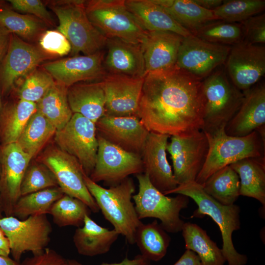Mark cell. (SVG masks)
I'll list each match as a JSON object with an SVG mask.
<instances>
[{"label": "cell", "instance_id": "obj_49", "mask_svg": "<svg viewBox=\"0 0 265 265\" xmlns=\"http://www.w3.org/2000/svg\"><path fill=\"white\" fill-rule=\"evenodd\" d=\"M173 265H201L198 256L193 251L186 249L184 253Z\"/></svg>", "mask_w": 265, "mask_h": 265}, {"label": "cell", "instance_id": "obj_39", "mask_svg": "<svg viewBox=\"0 0 265 265\" xmlns=\"http://www.w3.org/2000/svg\"><path fill=\"white\" fill-rule=\"evenodd\" d=\"M89 208L81 200L64 194L51 207L49 213L54 223L60 227L83 225L86 215L90 214Z\"/></svg>", "mask_w": 265, "mask_h": 265}, {"label": "cell", "instance_id": "obj_22", "mask_svg": "<svg viewBox=\"0 0 265 265\" xmlns=\"http://www.w3.org/2000/svg\"><path fill=\"white\" fill-rule=\"evenodd\" d=\"M104 65L107 74L144 77L146 69L141 45L107 38Z\"/></svg>", "mask_w": 265, "mask_h": 265}, {"label": "cell", "instance_id": "obj_43", "mask_svg": "<svg viewBox=\"0 0 265 265\" xmlns=\"http://www.w3.org/2000/svg\"><path fill=\"white\" fill-rule=\"evenodd\" d=\"M39 45L42 51L53 56H64L71 51V46L67 39L57 30L44 32L39 38Z\"/></svg>", "mask_w": 265, "mask_h": 265}, {"label": "cell", "instance_id": "obj_42", "mask_svg": "<svg viewBox=\"0 0 265 265\" xmlns=\"http://www.w3.org/2000/svg\"><path fill=\"white\" fill-rule=\"evenodd\" d=\"M58 186L52 171L38 162L28 165L20 186V196L44 189Z\"/></svg>", "mask_w": 265, "mask_h": 265}, {"label": "cell", "instance_id": "obj_2", "mask_svg": "<svg viewBox=\"0 0 265 265\" xmlns=\"http://www.w3.org/2000/svg\"><path fill=\"white\" fill-rule=\"evenodd\" d=\"M170 194H182L194 200L198 208L191 217L202 218L208 215L217 224L222 238V251L228 265L247 264V257L237 252L232 241L233 233L240 227V210L238 206L221 204L208 194L202 186L195 181L178 185L165 195Z\"/></svg>", "mask_w": 265, "mask_h": 265}, {"label": "cell", "instance_id": "obj_35", "mask_svg": "<svg viewBox=\"0 0 265 265\" xmlns=\"http://www.w3.org/2000/svg\"><path fill=\"white\" fill-rule=\"evenodd\" d=\"M164 9L191 33L209 22L218 20L213 10L199 6L193 0H173L171 5Z\"/></svg>", "mask_w": 265, "mask_h": 265}, {"label": "cell", "instance_id": "obj_25", "mask_svg": "<svg viewBox=\"0 0 265 265\" xmlns=\"http://www.w3.org/2000/svg\"><path fill=\"white\" fill-rule=\"evenodd\" d=\"M125 4L141 26L148 32L167 31L183 37L191 34L153 0H125Z\"/></svg>", "mask_w": 265, "mask_h": 265}, {"label": "cell", "instance_id": "obj_16", "mask_svg": "<svg viewBox=\"0 0 265 265\" xmlns=\"http://www.w3.org/2000/svg\"><path fill=\"white\" fill-rule=\"evenodd\" d=\"M103 50L90 55H76L44 63L42 68L54 80L69 87L81 82L101 80L107 73Z\"/></svg>", "mask_w": 265, "mask_h": 265}, {"label": "cell", "instance_id": "obj_9", "mask_svg": "<svg viewBox=\"0 0 265 265\" xmlns=\"http://www.w3.org/2000/svg\"><path fill=\"white\" fill-rule=\"evenodd\" d=\"M0 227L7 238L10 253L19 262L26 252L42 253L48 245L52 231L46 214L31 215L25 219L9 216L0 218Z\"/></svg>", "mask_w": 265, "mask_h": 265}, {"label": "cell", "instance_id": "obj_51", "mask_svg": "<svg viewBox=\"0 0 265 265\" xmlns=\"http://www.w3.org/2000/svg\"><path fill=\"white\" fill-rule=\"evenodd\" d=\"M10 253V249L7 238L6 237L0 238V256L8 257Z\"/></svg>", "mask_w": 265, "mask_h": 265}, {"label": "cell", "instance_id": "obj_10", "mask_svg": "<svg viewBox=\"0 0 265 265\" xmlns=\"http://www.w3.org/2000/svg\"><path fill=\"white\" fill-rule=\"evenodd\" d=\"M54 135L58 147L76 159L89 177L94 168L98 151L96 124L79 113H73Z\"/></svg>", "mask_w": 265, "mask_h": 265}, {"label": "cell", "instance_id": "obj_21", "mask_svg": "<svg viewBox=\"0 0 265 265\" xmlns=\"http://www.w3.org/2000/svg\"><path fill=\"white\" fill-rule=\"evenodd\" d=\"M242 92L241 105L225 128L230 136H244L265 127V84H257Z\"/></svg>", "mask_w": 265, "mask_h": 265}, {"label": "cell", "instance_id": "obj_20", "mask_svg": "<svg viewBox=\"0 0 265 265\" xmlns=\"http://www.w3.org/2000/svg\"><path fill=\"white\" fill-rule=\"evenodd\" d=\"M169 136L150 132L141 154L144 173L152 185L164 194L178 185L166 157Z\"/></svg>", "mask_w": 265, "mask_h": 265}, {"label": "cell", "instance_id": "obj_37", "mask_svg": "<svg viewBox=\"0 0 265 265\" xmlns=\"http://www.w3.org/2000/svg\"><path fill=\"white\" fill-rule=\"evenodd\" d=\"M36 111V104L20 99L6 109L2 127L3 145L17 142L29 119Z\"/></svg>", "mask_w": 265, "mask_h": 265}, {"label": "cell", "instance_id": "obj_33", "mask_svg": "<svg viewBox=\"0 0 265 265\" xmlns=\"http://www.w3.org/2000/svg\"><path fill=\"white\" fill-rule=\"evenodd\" d=\"M56 131L51 123L37 110L29 119L16 143L32 158Z\"/></svg>", "mask_w": 265, "mask_h": 265}, {"label": "cell", "instance_id": "obj_34", "mask_svg": "<svg viewBox=\"0 0 265 265\" xmlns=\"http://www.w3.org/2000/svg\"><path fill=\"white\" fill-rule=\"evenodd\" d=\"M0 25L11 33L30 43L39 41L48 26L34 16L20 14L2 6L0 7Z\"/></svg>", "mask_w": 265, "mask_h": 265}, {"label": "cell", "instance_id": "obj_13", "mask_svg": "<svg viewBox=\"0 0 265 265\" xmlns=\"http://www.w3.org/2000/svg\"><path fill=\"white\" fill-rule=\"evenodd\" d=\"M231 46L212 43L191 34L184 37L176 66L204 80L224 64Z\"/></svg>", "mask_w": 265, "mask_h": 265}, {"label": "cell", "instance_id": "obj_41", "mask_svg": "<svg viewBox=\"0 0 265 265\" xmlns=\"http://www.w3.org/2000/svg\"><path fill=\"white\" fill-rule=\"evenodd\" d=\"M55 83L48 72L37 68L26 77L18 92L19 98L37 104Z\"/></svg>", "mask_w": 265, "mask_h": 265}, {"label": "cell", "instance_id": "obj_14", "mask_svg": "<svg viewBox=\"0 0 265 265\" xmlns=\"http://www.w3.org/2000/svg\"><path fill=\"white\" fill-rule=\"evenodd\" d=\"M53 58L39 46L11 34L7 53L0 63V88L9 92L17 80L26 77L46 60Z\"/></svg>", "mask_w": 265, "mask_h": 265}, {"label": "cell", "instance_id": "obj_38", "mask_svg": "<svg viewBox=\"0 0 265 265\" xmlns=\"http://www.w3.org/2000/svg\"><path fill=\"white\" fill-rule=\"evenodd\" d=\"M192 34L206 41L232 46L244 40V33L240 23L222 20L209 22Z\"/></svg>", "mask_w": 265, "mask_h": 265}, {"label": "cell", "instance_id": "obj_55", "mask_svg": "<svg viewBox=\"0 0 265 265\" xmlns=\"http://www.w3.org/2000/svg\"><path fill=\"white\" fill-rule=\"evenodd\" d=\"M3 2V1L0 0V7L2 6Z\"/></svg>", "mask_w": 265, "mask_h": 265}, {"label": "cell", "instance_id": "obj_27", "mask_svg": "<svg viewBox=\"0 0 265 265\" xmlns=\"http://www.w3.org/2000/svg\"><path fill=\"white\" fill-rule=\"evenodd\" d=\"M119 235L114 229L100 226L87 215L83 226L76 230L73 242L79 254L94 256L108 252Z\"/></svg>", "mask_w": 265, "mask_h": 265}, {"label": "cell", "instance_id": "obj_50", "mask_svg": "<svg viewBox=\"0 0 265 265\" xmlns=\"http://www.w3.org/2000/svg\"><path fill=\"white\" fill-rule=\"evenodd\" d=\"M199 6L208 10H213L223 3V0H193Z\"/></svg>", "mask_w": 265, "mask_h": 265}, {"label": "cell", "instance_id": "obj_5", "mask_svg": "<svg viewBox=\"0 0 265 265\" xmlns=\"http://www.w3.org/2000/svg\"><path fill=\"white\" fill-rule=\"evenodd\" d=\"M46 2L57 16V30L67 39L72 56L90 55L103 50L107 39L92 25L85 8L86 0H56Z\"/></svg>", "mask_w": 265, "mask_h": 265}, {"label": "cell", "instance_id": "obj_53", "mask_svg": "<svg viewBox=\"0 0 265 265\" xmlns=\"http://www.w3.org/2000/svg\"><path fill=\"white\" fill-rule=\"evenodd\" d=\"M2 207H1V195H0V218H2Z\"/></svg>", "mask_w": 265, "mask_h": 265}, {"label": "cell", "instance_id": "obj_40", "mask_svg": "<svg viewBox=\"0 0 265 265\" xmlns=\"http://www.w3.org/2000/svg\"><path fill=\"white\" fill-rule=\"evenodd\" d=\"M265 8V0H226L213 11L217 20L241 23L260 14Z\"/></svg>", "mask_w": 265, "mask_h": 265}, {"label": "cell", "instance_id": "obj_17", "mask_svg": "<svg viewBox=\"0 0 265 265\" xmlns=\"http://www.w3.org/2000/svg\"><path fill=\"white\" fill-rule=\"evenodd\" d=\"M144 77L107 74L101 80L105 98V115L137 116Z\"/></svg>", "mask_w": 265, "mask_h": 265}, {"label": "cell", "instance_id": "obj_6", "mask_svg": "<svg viewBox=\"0 0 265 265\" xmlns=\"http://www.w3.org/2000/svg\"><path fill=\"white\" fill-rule=\"evenodd\" d=\"M87 16L106 39L116 38L143 45L149 32L145 30L127 8L125 0H86Z\"/></svg>", "mask_w": 265, "mask_h": 265}, {"label": "cell", "instance_id": "obj_1", "mask_svg": "<svg viewBox=\"0 0 265 265\" xmlns=\"http://www.w3.org/2000/svg\"><path fill=\"white\" fill-rule=\"evenodd\" d=\"M202 80L177 67L147 74L137 116L150 132L188 136L203 127Z\"/></svg>", "mask_w": 265, "mask_h": 265}, {"label": "cell", "instance_id": "obj_54", "mask_svg": "<svg viewBox=\"0 0 265 265\" xmlns=\"http://www.w3.org/2000/svg\"><path fill=\"white\" fill-rule=\"evenodd\" d=\"M5 237H6V236H5L3 230H2L1 227H0V238H4Z\"/></svg>", "mask_w": 265, "mask_h": 265}, {"label": "cell", "instance_id": "obj_11", "mask_svg": "<svg viewBox=\"0 0 265 265\" xmlns=\"http://www.w3.org/2000/svg\"><path fill=\"white\" fill-rule=\"evenodd\" d=\"M98 146L96 162L89 177L94 182L103 181L110 186L130 175L144 172L141 156L128 152L97 134Z\"/></svg>", "mask_w": 265, "mask_h": 265}, {"label": "cell", "instance_id": "obj_29", "mask_svg": "<svg viewBox=\"0 0 265 265\" xmlns=\"http://www.w3.org/2000/svg\"><path fill=\"white\" fill-rule=\"evenodd\" d=\"M182 231L186 249L196 254L201 265H224L226 260L222 249L211 239L205 230L196 224L186 222Z\"/></svg>", "mask_w": 265, "mask_h": 265}, {"label": "cell", "instance_id": "obj_3", "mask_svg": "<svg viewBox=\"0 0 265 265\" xmlns=\"http://www.w3.org/2000/svg\"><path fill=\"white\" fill-rule=\"evenodd\" d=\"M83 179L105 218L129 243L134 244L136 230L142 222L131 200L135 191L133 180L128 177L106 188L93 181L85 173Z\"/></svg>", "mask_w": 265, "mask_h": 265}, {"label": "cell", "instance_id": "obj_4", "mask_svg": "<svg viewBox=\"0 0 265 265\" xmlns=\"http://www.w3.org/2000/svg\"><path fill=\"white\" fill-rule=\"evenodd\" d=\"M225 128L204 132L209 149L205 162L195 179L200 185L217 170L242 159L265 157V133L255 131L244 136H233L226 134Z\"/></svg>", "mask_w": 265, "mask_h": 265}, {"label": "cell", "instance_id": "obj_44", "mask_svg": "<svg viewBox=\"0 0 265 265\" xmlns=\"http://www.w3.org/2000/svg\"><path fill=\"white\" fill-rule=\"evenodd\" d=\"M244 33L243 41L250 44L265 43V14H259L240 23Z\"/></svg>", "mask_w": 265, "mask_h": 265}, {"label": "cell", "instance_id": "obj_47", "mask_svg": "<svg viewBox=\"0 0 265 265\" xmlns=\"http://www.w3.org/2000/svg\"><path fill=\"white\" fill-rule=\"evenodd\" d=\"M69 265H83L74 259H67ZM150 261L142 255H138L133 259L126 257L121 262L117 263H103L101 265H150Z\"/></svg>", "mask_w": 265, "mask_h": 265}, {"label": "cell", "instance_id": "obj_18", "mask_svg": "<svg viewBox=\"0 0 265 265\" xmlns=\"http://www.w3.org/2000/svg\"><path fill=\"white\" fill-rule=\"evenodd\" d=\"M31 158L16 143L3 145L0 159V192L2 212L12 216L20 197L21 183Z\"/></svg>", "mask_w": 265, "mask_h": 265}, {"label": "cell", "instance_id": "obj_30", "mask_svg": "<svg viewBox=\"0 0 265 265\" xmlns=\"http://www.w3.org/2000/svg\"><path fill=\"white\" fill-rule=\"evenodd\" d=\"M68 87L55 81L44 96L36 104L37 110L55 128H63L73 113L67 99Z\"/></svg>", "mask_w": 265, "mask_h": 265}, {"label": "cell", "instance_id": "obj_36", "mask_svg": "<svg viewBox=\"0 0 265 265\" xmlns=\"http://www.w3.org/2000/svg\"><path fill=\"white\" fill-rule=\"evenodd\" d=\"M64 194L56 186L21 196L14 207L12 216L23 220L31 215L49 213L53 204Z\"/></svg>", "mask_w": 265, "mask_h": 265}, {"label": "cell", "instance_id": "obj_12", "mask_svg": "<svg viewBox=\"0 0 265 265\" xmlns=\"http://www.w3.org/2000/svg\"><path fill=\"white\" fill-rule=\"evenodd\" d=\"M38 161L52 171L65 194L81 200L94 212L99 211L85 184L84 172L76 159L59 148L50 147L43 153Z\"/></svg>", "mask_w": 265, "mask_h": 265}, {"label": "cell", "instance_id": "obj_19", "mask_svg": "<svg viewBox=\"0 0 265 265\" xmlns=\"http://www.w3.org/2000/svg\"><path fill=\"white\" fill-rule=\"evenodd\" d=\"M97 134L128 152L141 156L150 132L137 116L104 115L96 123Z\"/></svg>", "mask_w": 265, "mask_h": 265}, {"label": "cell", "instance_id": "obj_26", "mask_svg": "<svg viewBox=\"0 0 265 265\" xmlns=\"http://www.w3.org/2000/svg\"><path fill=\"white\" fill-rule=\"evenodd\" d=\"M67 99L73 113H79L95 124L105 115L106 98L100 80L79 82L69 87Z\"/></svg>", "mask_w": 265, "mask_h": 265}, {"label": "cell", "instance_id": "obj_24", "mask_svg": "<svg viewBox=\"0 0 265 265\" xmlns=\"http://www.w3.org/2000/svg\"><path fill=\"white\" fill-rule=\"evenodd\" d=\"M208 149V139L203 131L186 137L182 150L172 160L173 175L178 185L195 181L205 162Z\"/></svg>", "mask_w": 265, "mask_h": 265}, {"label": "cell", "instance_id": "obj_28", "mask_svg": "<svg viewBox=\"0 0 265 265\" xmlns=\"http://www.w3.org/2000/svg\"><path fill=\"white\" fill-rule=\"evenodd\" d=\"M230 166L238 175L239 195L255 198L265 207V157L243 159Z\"/></svg>", "mask_w": 265, "mask_h": 265}, {"label": "cell", "instance_id": "obj_31", "mask_svg": "<svg viewBox=\"0 0 265 265\" xmlns=\"http://www.w3.org/2000/svg\"><path fill=\"white\" fill-rule=\"evenodd\" d=\"M202 186L208 194L224 205L234 204L239 196V178L230 165L212 174Z\"/></svg>", "mask_w": 265, "mask_h": 265}, {"label": "cell", "instance_id": "obj_56", "mask_svg": "<svg viewBox=\"0 0 265 265\" xmlns=\"http://www.w3.org/2000/svg\"><path fill=\"white\" fill-rule=\"evenodd\" d=\"M0 171H1V165H0Z\"/></svg>", "mask_w": 265, "mask_h": 265}, {"label": "cell", "instance_id": "obj_45", "mask_svg": "<svg viewBox=\"0 0 265 265\" xmlns=\"http://www.w3.org/2000/svg\"><path fill=\"white\" fill-rule=\"evenodd\" d=\"M15 10L34 16L48 26L54 25V21L44 3L40 0H9Z\"/></svg>", "mask_w": 265, "mask_h": 265}, {"label": "cell", "instance_id": "obj_46", "mask_svg": "<svg viewBox=\"0 0 265 265\" xmlns=\"http://www.w3.org/2000/svg\"><path fill=\"white\" fill-rule=\"evenodd\" d=\"M21 265H69L67 259L53 249L46 248L42 253L26 259Z\"/></svg>", "mask_w": 265, "mask_h": 265}, {"label": "cell", "instance_id": "obj_57", "mask_svg": "<svg viewBox=\"0 0 265 265\" xmlns=\"http://www.w3.org/2000/svg\"><path fill=\"white\" fill-rule=\"evenodd\" d=\"M0 106H1V103H0Z\"/></svg>", "mask_w": 265, "mask_h": 265}, {"label": "cell", "instance_id": "obj_15", "mask_svg": "<svg viewBox=\"0 0 265 265\" xmlns=\"http://www.w3.org/2000/svg\"><path fill=\"white\" fill-rule=\"evenodd\" d=\"M224 64L233 84L241 92L245 91L265 74V47L244 41L233 45Z\"/></svg>", "mask_w": 265, "mask_h": 265}, {"label": "cell", "instance_id": "obj_48", "mask_svg": "<svg viewBox=\"0 0 265 265\" xmlns=\"http://www.w3.org/2000/svg\"><path fill=\"white\" fill-rule=\"evenodd\" d=\"M11 34L5 27L0 25V63L7 53Z\"/></svg>", "mask_w": 265, "mask_h": 265}, {"label": "cell", "instance_id": "obj_23", "mask_svg": "<svg viewBox=\"0 0 265 265\" xmlns=\"http://www.w3.org/2000/svg\"><path fill=\"white\" fill-rule=\"evenodd\" d=\"M149 32L146 41L141 46L146 74L162 72L175 67L184 37L167 31Z\"/></svg>", "mask_w": 265, "mask_h": 265}, {"label": "cell", "instance_id": "obj_7", "mask_svg": "<svg viewBox=\"0 0 265 265\" xmlns=\"http://www.w3.org/2000/svg\"><path fill=\"white\" fill-rule=\"evenodd\" d=\"M204 113L202 131L225 127L239 109L243 93L231 82L225 70L217 69L202 80Z\"/></svg>", "mask_w": 265, "mask_h": 265}, {"label": "cell", "instance_id": "obj_32", "mask_svg": "<svg viewBox=\"0 0 265 265\" xmlns=\"http://www.w3.org/2000/svg\"><path fill=\"white\" fill-rule=\"evenodd\" d=\"M170 241V237L157 220L147 224L142 222L136 231L135 243L141 255L150 261H159L162 259L166 254Z\"/></svg>", "mask_w": 265, "mask_h": 265}, {"label": "cell", "instance_id": "obj_8", "mask_svg": "<svg viewBox=\"0 0 265 265\" xmlns=\"http://www.w3.org/2000/svg\"><path fill=\"white\" fill-rule=\"evenodd\" d=\"M136 177L138 191L132 198L139 219L156 218L160 220V225L165 231H182L185 222L180 217V212L187 207L189 198L182 194L167 196L152 185L145 173L136 175Z\"/></svg>", "mask_w": 265, "mask_h": 265}, {"label": "cell", "instance_id": "obj_52", "mask_svg": "<svg viewBox=\"0 0 265 265\" xmlns=\"http://www.w3.org/2000/svg\"><path fill=\"white\" fill-rule=\"evenodd\" d=\"M0 265H21V264L9 257L0 256Z\"/></svg>", "mask_w": 265, "mask_h": 265}]
</instances>
